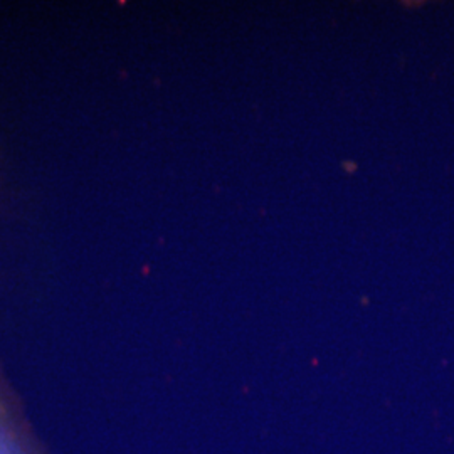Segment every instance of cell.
Masks as SVG:
<instances>
[{"label": "cell", "instance_id": "obj_1", "mask_svg": "<svg viewBox=\"0 0 454 454\" xmlns=\"http://www.w3.org/2000/svg\"><path fill=\"white\" fill-rule=\"evenodd\" d=\"M0 454H54L0 365Z\"/></svg>", "mask_w": 454, "mask_h": 454}]
</instances>
